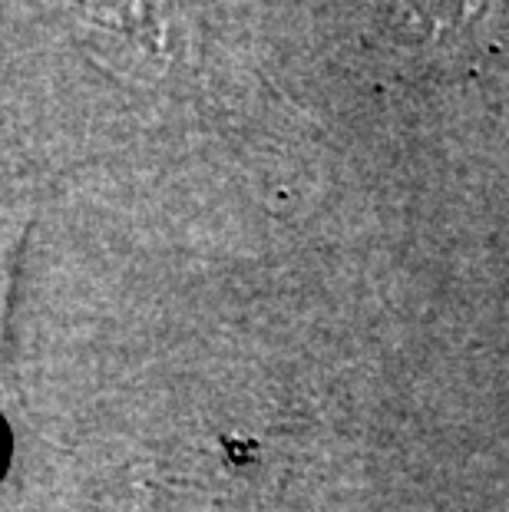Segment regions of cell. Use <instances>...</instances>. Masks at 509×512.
<instances>
[{
    "mask_svg": "<svg viewBox=\"0 0 509 512\" xmlns=\"http://www.w3.org/2000/svg\"><path fill=\"white\" fill-rule=\"evenodd\" d=\"M407 20L433 47H457L483 30L493 0H404Z\"/></svg>",
    "mask_w": 509,
    "mask_h": 512,
    "instance_id": "cell-1",
    "label": "cell"
}]
</instances>
